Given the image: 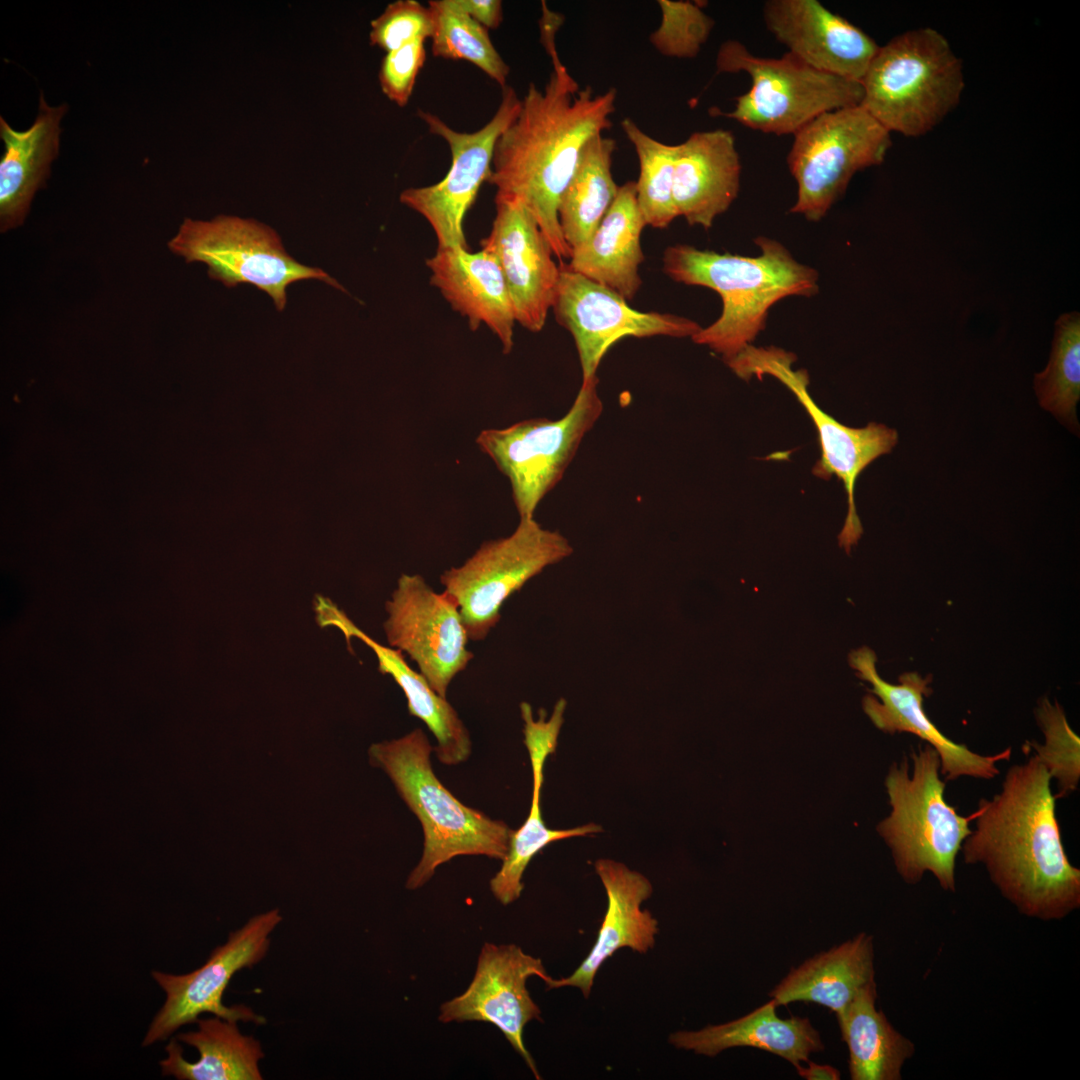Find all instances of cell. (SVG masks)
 Instances as JSON below:
<instances>
[{
	"label": "cell",
	"instance_id": "1",
	"mask_svg": "<svg viewBox=\"0 0 1080 1080\" xmlns=\"http://www.w3.org/2000/svg\"><path fill=\"white\" fill-rule=\"evenodd\" d=\"M1051 781L1035 755L1011 766L1000 791L979 800L960 850L1021 914L1043 921L1080 907V870L1063 846Z\"/></svg>",
	"mask_w": 1080,
	"mask_h": 1080
},
{
	"label": "cell",
	"instance_id": "2",
	"mask_svg": "<svg viewBox=\"0 0 1080 1080\" xmlns=\"http://www.w3.org/2000/svg\"><path fill=\"white\" fill-rule=\"evenodd\" d=\"M553 70L543 90L530 83L514 121L498 137L488 182L495 196L519 199L538 223L554 256L564 264L558 205L586 143L611 127L617 91L580 90L559 59L555 41L543 43Z\"/></svg>",
	"mask_w": 1080,
	"mask_h": 1080
},
{
	"label": "cell",
	"instance_id": "3",
	"mask_svg": "<svg viewBox=\"0 0 1080 1080\" xmlns=\"http://www.w3.org/2000/svg\"><path fill=\"white\" fill-rule=\"evenodd\" d=\"M754 241L760 249L755 257L685 244L669 246L663 254V271L671 279L720 295L719 318L691 338L725 362L752 345L776 302L788 296L810 297L819 290L817 271L796 261L781 243L764 236Z\"/></svg>",
	"mask_w": 1080,
	"mask_h": 1080
},
{
	"label": "cell",
	"instance_id": "4",
	"mask_svg": "<svg viewBox=\"0 0 1080 1080\" xmlns=\"http://www.w3.org/2000/svg\"><path fill=\"white\" fill-rule=\"evenodd\" d=\"M433 750L420 728L369 748L371 763L387 773L423 830V853L406 881L409 890L425 885L440 865L457 856L503 861L512 833L503 821L464 805L441 783L430 760Z\"/></svg>",
	"mask_w": 1080,
	"mask_h": 1080
},
{
	"label": "cell",
	"instance_id": "5",
	"mask_svg": "<svg viewBox=\"0 0 1080 1080\" xmlns=\"http://www.w3.org/2000/svg\"><path fill=\"white\" fill-rule=\"evenodd\" d=\"M907 759L893 763L885 778L890 814L877 825L889 847L897 872L908 884L919 883L931 873L939 886L955 892V863L969 821L944 797L946 781L941 761L929 744L919 746Z\"/></svg>",
	"mask_w": 1080,
	"mask_h": 1080
},
{
	"label": "cell",
	"instance_id": "6",
	"mask_svg": "<svg viewBox=\"0 0 1080 1080\" xmlns=\"http://www.w3.org/2000/svg\"><path fill=\"white\" fill-rule=\"evenodd\" d=\"M861 85L860 106L890 133L916 137L956 107L964 77L944 36L918 28L879 47Z\"/></svg>",
	"mask_w": 1080,
	"mask_h": 1080
},
{
	"label": "cell",
	"instance_id": "7",
	"mask_svg": "<svg viewBox=\"0 0 1080 1080\" xmlns=\"http://www.w3.org/2000/svg\"><path fill=\"white\" fill-rule=\"evenodd\" d=\"M716 68L717 73H747L751 87L736 98L731 112L712 108L711 114L763 133L794 135L825 112L860 105L863 97L859 82L818 71L789 53L758 57L737 40L720 45Z\"/></svg>",
	"mask_w": 1080,
	"mask_h": 1080
},
{
	"label": "cell",
	"instance_id": "8",
	"mask_svg": "<svg viewBox=\"0 0 1080 1080\" xmlns=\"http://www.w3.org/2000/svg\"><path fill=\"white\" fill-rule=\"evenodd\" d=\"M597 384V376L582 380L572 406L560 419L534 418L478 435L479 448L509 480L520 519L534 518L539 503L562 479L599 419L603 404Z\"/></svg>",
	"mask_w": 1080,
	"mask_h": 1080
},
{
	"label": "cell",
	"instance_id": "9",
	"mask_svg": "<svg viewBox=\"0 0 1080 1080\" xmlns=\"http://www.w3.org/2000/svg\"><path fill=\"white\" fill-rule=\"evenodd\" d=\"M793 136L787 164L798 190L790 212L814 222L856 172L880 165L891 146L890 132L860 105L825 112Z\"/></svg>",
	"mask_w": 1080,
	"mask_h": 1080
},
{
	"label": "cell",
	"instance_id": "10",
	"mask_svg": "<svg viewBox=\"0 0 1080 1080\" xmlns=\"http://www.w3.org/2000/svg\"><path fill=\"white\" fill-rule=\"evenodd\" d=\"M187 262H202L212 279L227 287L248 283L265 291L281 311L287 287L298 280L318 279L343 290L319 268L298 263L283 248L270 227L253 219L219 215L212 220L187 218L168 242Z\"/></svg>",
	"mask_w": 1080,
	"mask_h": 1080
},
{
	"label": "cell",
	"instance_id": "11",
	"mask_svg": "<svg viewBox=\"0 0 1080 1080\" xmlns=\"http://www.w3.org/2000/svg\"><path fill=\"white\" fill-rule=\"evenodd\" d=\"M572 552L559 532L534 518L520 519L512 534L484 542L461 566L446 570L440 583L458 605L469 639L480 641L496 626L511 595Z\"/></svg>",
	"mask_w": 1080,
	"mask_h": 1080
},
{
	"label": "cell",
	"instance_id": "12",
	"mask_svg": "<svg viewBox=\"0 0 1080 1080\" xmlns=\"http://www.w3.org/2000/svg\"><path fill=\"white\" fill-rule=\"evenodd\" d=\"M795 356L778 348L749 345L726 364L740 378L761 379L771 375L783 383L802 404L818 434L821 457L812 469L815 476L829 480L836 476L844 485L848 512L838 536L839 545L850 552L860 539L863 528L854 502V487L863 470L878 457L892 451L898 433L884 424L871 422L863 428L848 427L825 413L811 398L806 370H793Z\"/></svg>",
	"mask_w": 1080,
	"mask_h": 1080
},
{
	"label": "cell",
	"instance_id": "13",
	"mask_svg": "<svg viewBox=\"0 0 1080 1080\" xmlns=\"http://www.w3.org/2000/svg\"><path fill=\"white\" fill-rule=\"evenodd\" d=\"M282 921L278 909L251 917L246 924L229 934L198 969L181 975L153 971L152 977L166 994L143 1039L150 1046L171 1036L180 1027L197 1023L203 1013L230 1021L264 1024L266 1019L251 1008L239 1004L225 1006L222 997L232 976L252 967L267 954L270 934Z\"/></svg>",
	"mask_w": 1080,
	"mask_h": 1080
},
{
	"label": "cell",
	"instance_id": "14",
	"mask_svg": "<svg viewBox=\"0 0 1080 1080\" xmlns=\"http://www.w3.org/2000/svg\"><path fill=\"white\" fill-rule=\"evenodd\" d=\"M520 108L521 100L515 90L505 86L491 120L471 133L456 131L438 116L418 111L430 133L440 136L449 145L451 165L442 180L430 186L407 188L400 193L399 200L430 224L438 247L467 249L463 226L465 215L482 183L489 179L498 137L514 121Z\"/></svg>",
	"mask_w": 1080,
	"mask_h": 1080
},
{
	"label": "cell",
	"instance_id": "15",
	"mask_svg": "<svg viewBox=\"0 0 1080 1080\" xmlns=\"http://www.w3.org/2000/svg\"><path fill=\"white\" fill-rule=\"evenodd\" d=\"M558 323L572 335L583 380L596 376L610 347L625 337H692L701 330L694 320L669 313L642 312L613 290L560 265L552 305Z\"/></svg>",
	"mask_w": 1080,
	"mask_h": 1080
},
{
	"label": "cell",
	"instance_id": "16",
	"mask_svg": "<svg viewBox=\"0 0 1080 1080\" xmlns=\"http://www.w3.org/2000/svg\"><path fill=\"white\" fill-rule=\"evenodd\" d=\"M385 608L389 645L405 652L432 689L446 698L453 678L473 658L456 602L446 592H436L421 575L403 574Z\"/></svg>",
	"mask_w": 1080,
	"mask_h": 1080
},
{
	"label": "cell",
	"instance_id": "17",
	"mask_svg": "<svg viewBox=\"0 0 1080 1080\" xmlns=\"http://www.w3.org/2000/svg\"><path fill=\"white\" fill-rule=\"evenodd\" d=\"M545 983L552 977L540 958L525 953L514 944L484 943L474 976L467 989L440 1006L443 1023L480 1021L498 1028L523 1058L536 1079H541L535 1061L523 1040L525 1026L541 1021V1010L527 989L529 977Z\"/></svg>",
	"mask_w": 1080,
	"mask_h": 1080
},
{
	"label": "cell",
	"instance_id": "18",
	"mask_svg": "<svg viewBox=\"0 0 1080 1080\" xmlns=\"http://www.w3.org/2000/svg\"><path fill=\"white\" fill-rule=\"evenodd\" d=\"M876 655L868 647L854 650L849 664L857 676L871 685L864 696L865 714L879 730L894 734L906 732L918 736L932 746L941 761V775L947 781L960 777L990 780L999 775L997 763L1009 760L1011 748L994 755H982L946 737L928 718L923 708L924 698L931 694V677L916 672L904 673L898 684L882 679L876 669Z\"/></svg>",
	"mask_w": 1080,
	"mask_h": 1080
},
{
	"label": "cell",
	"instance_id": "19",
	"mask_svg": "<svg viewBox=\"0 0 1080 1080\" xmlns=\"http://www.w3.org/2000/svg\"><path fill=\"white\" fill-rule=\"evenodd\" d=\"M496 214L490 233L481 241L502 269L515 320L537 333L552 308L560 265L538 223L516 198L495 196Z\"/></svg>",
	"mask_w": 1080,
	"mask_h": 1080
},
{
	"label": "cell",
	"instance_id": "20",
	"mask_svg": "<svg viewBox=\"0 0 1080 1080\" xmlns=\"http://www.w3.org/2000/svg\"><path fill=\"white\" fill-rule=\"evenodd\" d=\"M763 19L787 53L818 71L859 83L880 47L817 0L766 1Z\"/></svg>",
	"mask_w": 1080,
	"mask_h": 1080
},
{
	"label": "cell",
	"instance_id": "21",
	"mask_svg": "<svg viewBox=\"0 0 1080 1080\" xmlns=\"http://www.w3.org/2000/svg\"><path fill=\"white\" fill-rule=\"evenodd\" d=\"M566 704L565 699L560 698L550 718L547 719L546 712L540 710L537 720L533 717L529 703L522 702L520 705L524 721V744L532 768V799L529 815L518 830H512L507 855L501 868L490 880L492 894L503 905L511 904L521 896L525 869L547 845L558 840L602 831V828L594 823L570 829H549L541 814L540 792L544 781V765L548 756L556 750Z\"/></svg>",
	"mask_w": 1080,
	"mask_h": 1080
},
{
	"label": "cell",
	"instance_id": "22",
	"mask_svg": "<svg viewBox=\"0 0 1080 1080\" xmlns=\"http://www.w3.org/2000/svg\"><path fill=\"white\" fill-rule=\"evenodd\" d=\"M595 870L607 895V909L596 941L571 975L551 978L545 983L547 989L576 987L585 998L589 997L595 976L608 958L621 948L648 952L654 947L659 931L658 921L650 911L641 908L653 890L644 875L611 859L597 860Z\"/></svg>",
	"mask_w": 1080,
	"mask_h": 1080
},
{
	"label": "cell",
	"instance_id": "23",
	"mask_svg": "<svg viewBox=\"0 0 1080 1080\" xmlns=\"http://www.w3.org/2000/svg\"><path fill=\"white\" fill-rule=\"evenodd\" d=\"M426 265L431 285L467 319L470 329L485 325L499 339L503 353H510L516 320L497 258L482 248L472 253L463 247H437Z\"/></svg>",
	"mask_w": 1080,
	"mask_h": 1080
},
{
	"label": "cell",
	"instance_id": "24",
	"mask_svg": "<svg viewBox=\"0 0 1080 1080\" xmlns=\"http://www.w3.org/2000/svg\"><path fill=\"white\" fill-rule=\"evenodd\" d=\"M741 163L731 131L692 133L677 144L673 200L677 216L709 229L737 198Z\"/></svg>",
	"mask_w": 1080,
	"mask_h": 1080
},
{
	"label": "cell",
	"instance_id": "25",
	"mask_svg": "<svg viewBox=\"0 0 1080 1080\" xmlns=\"http://www.w3.org/2000/svg\"><path fill=\"white\" fill-rule=\"evenodd\" d=\"M66 104L50 106L40 94L38 113L26 130L12 128L0 117V137L4 153L0 160V228L2 232L21 225L31 201L50 175L58 156L61 120Z\"/></svg>",
	"mask_w": 1080,
	"mask_h": 1080
},
{
	"label": "cell",
	"instance_id": "26",
	"mask_svg": "<svg viewBox=\"0 0 1080 1080\" xmlns=\"http://www.w3.org/2000/svg\"><path fill=\"white\" fill-rule=\"evenodd\" d=\"M646 226L636 199V182L619 186L617 196L592 235L572 250L569 269L632 300L641 287Z\"/></svg>",
	"mask_w": 1080,
	"mask_h": 1080
},
{
	"label": "cell",
	"instance_id": "27",
	"mask_svg": "<svg viewBox=\"0 0 1080 1080\" xmlns=\"http://www.w3.org/2000/svg\"><path fill=\"white\" fill-rule=\"evenodd\" d=\"M776 1002H769L749 1014L696 1031H677L669 1042L683 1050L714 1057L726 1049L753 1047L780 1056L795 1068L812 1053L824 1050L819 1032L808 1018H780Z\"/></svg>",
	"mask_w": 1080,
	"mask_h": 1080
},
{
	"label": "cell",
	"instance_id": "28",
	"mask_svg": "<svg viewBox=\"0 0 1080 1080\" xmlns=\"http://www.w3.org/2000/svg\"><path fill=\"white\" fill-rule=\"evenodd\" d=\"M875 983L873 937L859 933L792 968L771 991L779 1005L810 1002L840 1017L866 986Z\"/></svg>",
	"mask_w": 1080,
	"mask_h": 1080
},
{
	"label": "cell",
	"instance_id": "29",
	"mask_svg": "<svg viewBox=\"0 0 1080 1080\" xmlns=\"http://www.w3.org/2000/svg\"><path fill=\"white\" fill-rule=\"evenodd\" d=\"M198 1030L181 1033L166 1046L162 1074L179 1080H260L261 1043L243 1035L237 1022L215 1016L197 1021Z\"/></svg>",
	"mask_w": 1080,
	"mask_h": 1080
},
{
	"label": "cell",
	"instance_id": "30",
	"mask_svg": "<svg viewBox=\"0 0 1080 1080\" xmlns=\"http://www.w3.org/2000/svg\"><path fill=\"white\" fill-rule=\"evenodd\" d=\"M334 627L347 641L357 637L375 653L379 671L390 675L402 689L409 714L423 721L432 732L436 739L437 759L449 766L465 762L471 754L472 743L463 721L447 699L438 695L427 680L406 663L402 652L370 638L345 613L334 620Z\"/></svg>",
	"mask_w": 1080,
	"mask_h": 1080
},
{
	"label": "cell",
	"instance_id": "31",
	"mask_svg": "<svg viewBox=\"0 0 1080 1080\" xmlns=\"http://www.w3.org/2000/svg\"><path fill=\"white\" fill-rule=\"evenodd\" d=\"M876 998L875 982L862 989L837 1018L852 1080H900L905 1061L915 1052L913 1042L876 1008Z\"/></svg>",
	"mask_w": 1080,
	"mask_h": 1080
},
{
	"label": "cell",
	"instance_id": "32",
	"mask_svg": "<svg viewBox=\"0 0 1080 1080\" xmlns=\"http://www.w3.org/2000/svg\"><path fill=\"white\" fill-rule=\"evenodd\" d=\"M616 142L598 134L581 151L577 166L558 205L565 242L573 250L595 231L613 204L619 186L612 176Z\"/></svg>",
	"mask_w": 1080,
	"mask_h": 1080
},
{
	"label": "cell",
	"instance_id": "33",
	"mask_svg": "<svg viewBox=\"0 0 1080 1080\" xmlns=\"http://www.w3.org/2000/svg\"><path fill=\"white\" fill-rule=\"evenodd\" d=\"M1034 389L1040 406L1076 430L1080 399V314L1064 313L1055 322L1046 368L1035 374Z\"/></svg>",
	"mask_w": 1080,
	"mask_h": 1080
},
{
	"label": "cell",
	"instance_id": "34",
	"mask_svg": "<svg viewBox=\"0 0 1080 1080\" xmlns=\"http://www.w3.org/2000/svg\"><path fill=\"white\" fill-rule=\"evenodd\" d=\"M432 53L435 57L468 61L502 88L510 67L495 49L488 30L463 12L455 0H432Z\"/></svg>",
	"mask_w": 1080,
	"mask_h": 1080
},
{
	"label": "cell",
	"instance_id": "35",
	"mask_svg": "<svg viewBox=\"0 0 1080 1080\" xmlns=\"http://www.w3.org/2000/svg\"><path fill=\"white\" fill-rule=\"evenodd\" d=\"M639 161L636 199L647 225L663 229L676 218L673 200L677 145L663 143L645 133L630 118L621 121Z\"/></svg>",
	"mask_w": 1080,
	"mask_h": 1080
},
{
	"label": "cell",
	"instance_id": "36",
	"mask_svg": "<svg viewBox=\"0 0 1080 1080\" xmlns=\"http://www.w3.org/2000/svg\"><path fill=\"white\" fill-rule=\"evenodd\" d=\"M1035 717L1044 743L1027 741L1024 748L1026 753L1034 751L1051 779L1056 781L1055 799L1067 797L1077 790L1080 781V739L1057 701L1052 703L1047 697L1042 698Z\"/></svg>",
	"mask_w": 1080,
	"mask_h": 1080
},
{
	"label": "cell",
	"instance_id": "37",
	"mask_svg": "<svg viewBox=\"0 0 1080 1080\" xmlns=\"http://www.w3.org/2000/svg\"><path fill=\"white\" fill-rule=\"evenodd\" d=\"M657 3L661 23L649 37L653 47L667 57H696L710 36L714 20L697 2L659 0Z\"/></svg>",
	"mask_w": 1080,
	"mask_h": 1080
},
{
	"label": "cell",
	"instance_id": "38",
	"mask_svg": "<svg viewBox=\"0 0 1080 1080\" xmlns=\"http://www.w3.org/2000/svg\"><path fill=\"white\" fill-rule=\"evenodd\" d=\"M433 18L430 9L416 0H398L370 23V44L390 52L416 40L431 38Z\"/></svg>",
	"mask_w": 1080,
	"mask_h": 1080
},
{
	"label": "cell",
	"instance_id": "39",
	"mask_svg": "<svg viewBox=\"0 0 1080 1080\" xmlns=\"http://www.w3.org/2000/svg\"><path fill=\"white\" fill-rule=\"evenodd\" d=\"M425 59L424 39L413 40L386 53L379 70V83L390 101L399 107L407 105Z\"/></svg>",
	"mask_w": 1080,
	"mask_h": 1080
},
{
	"label": "cell",
	"instance_id": "40",
	"mask_svg": "<svg viewBox=\"0 0 1080 1080\" xmlns=\"http://www.w3.org/2000/svg\"><path fill=\"white\" fill-rule=\"evenodd\" d=\"M458 7L484 28L496 29L503 20V6L499 0H455Z\"/></svg>",
	"mask_w": 1080,
	"mask_h": 1080
},
{
	"label": "cell",
	"instance_id": "41",
	"mask_svg": "<svg viewBox=\"0 0 1080 1080\" xmlns=\"http://www.w3.org/2000/svg\"><path fill=\"white\" fill-rule=\"evenodd\" d=\"M807 1066H798L797 1073L807 1080H838L840 1072L831 1065L817 1064L808 1060Z\"/></svg>",
	"mask_w": 1080,
	"mask_h": 1080
}]
</instances>
